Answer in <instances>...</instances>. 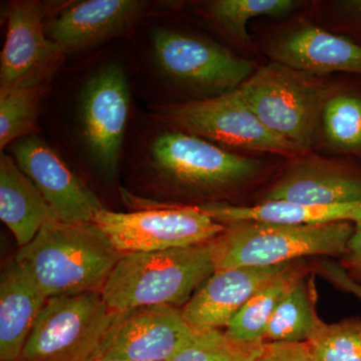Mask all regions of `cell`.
<instances>
[{
    "label": "cell",
    "mask_w": 361,
    "mask_h": 361,
    "mask_svg": "<svg viewBox=\"0 0 361 361\" xmlns=\"http://www.w3.org/2000/svg\"><path fill=\"white\" fill-rule=\"evenodd\" d=\"M265 343L235 341L221 329L195 330L170 361H258Z\"/></svg>",
    "instance_id": "d4e9b609"
},
{
    "label": "cell",
    "mask_w": 361,
    "mask_h": 361,
    "mask_svg": "<svg viewBox=\"0 0 361 361\" xmlns=\"http://www.w3.org/2000/svg\"><path fill=\"white\" fill-rule=\"evenodd\" d=\"M157 118L177 130L219 147L284 157L303 156L290 142L263 125L239 90L157 109Z\"/></svg>",
    "instance_id": "8992f818"
},
{
    "label": "cell",
    "mask_w": 361,
    "mask_h": 361,
    "mask_svg": "<svg viewBox=\"0 0 361 361\" xmlns=\"http://www.w3.org/2000/svg\"><path fill=\"white\" fill-rule=\"evenodd\" d=\"M341 265L351 279L361 284V220L355 223V231L341 257Z\"/></svg>",
    "instance_id": "4dcf8cb0"
},
{
    "label": "cell",
    "mask_w": 361,
    "mask_h": 361,
    "mask_svg": "<svg viewBox=\"0 0 361 361\" xmlns=\"http://www.w3.org/2000/svg\"><path fill=\"white\" fill-rule=\"evenodd\" d=\"M94 222L122 255L201 245L225 230L199 206L156 205L130 213L104 208Z\"/></svg>",
    "instance_id": "52a82bcc"
},
{
    "label": "cell",
    "mask_w": 361,
    "mask_h": 361,
    "mask_svg": "<svg viewBox=\"0 0 361 361\" xmlns=\"http://www.w3.org/2000/svg\"><path fill=\"white\" fill-rule=\"evenodd\" d=\"M45 90L18 89L0 92V149L32 135L37 130L40 97Z\"/></svg>",
    "instance_id": "4316f807"
},
{
    "label": "cell",
    "mask_w": 361,
    "mask_h": 361,
    "mask_svg": "<svg viewBox=\"0 0 361 361\" xmlns=\"http://www.w3.org/2000/svg\"><path fill=\"white\" fill-rule=\"evenodd\" d=\"M0 219L20 249L35 239L42 226L56 220L54 211L32 180L11 157H0Z\"/></svg>",
    "instance_id": "d6986e66"
},
{
    "label": "cell",
    "mask_w": 361,
    "mask_h": 361,
    "mask_svg": "<svg viewBox=\"0 0 361 361\" xmlns=\"http://www.w3.org/2000/svg\"><path fill=\"white\" fill-rule=\"evenodd\" d=\"M147 7L140 0L75 2L45 21V33L66 54L82 51L125 32Z\"/></svg>",
    "instance_id": "2e32d148"
},
{
    "label": "cell",
    "mask_w": 361,
    "mask_h": 361,
    "mask_svg": "<svg viewBox=\"0 0 361 361\" xmlns=\"http://www.w3.org/2000/svg\"><path fill=\"white\" fill-rule=\"evenodd\" d=\"M47 299L16 259L6 266L0 278V361H20Z\"/></svg>",
    "instance_id": "ac0fdd59"
},
{
    "label": "cell",
    "mask_w": 361,
    "mask_h": 361,
    "mask_svg": "<svg viewBox=\"0 0 361 361\" xmlns=\"http://www.w3.org/2000/svg\"><path fill=\"white\" fill-rule=\"evenodd\" d=\"M96 361H128L125 360H121L118 357H111V356H99Z\"/></svg>",
    "instance_id": "1f68e13d"
},
{
    "label": "cell",
    "mask_w": 361,
    "mask_h": 361,
    "mask_svg": "<svg viewBox=\"0 0 361 361\" xmlns=\"http://www.w3.org/2000/svg\"><path fill=\"white\" fill-rule=\"evenodd\" d=\"M154 54L161 71L188 89L207 97L238 90L256 71L255 65L211 40L175 30L153 35Z\"/></svg>",
    "instance_id": "ba28073f"
},
{
    "label": "cell",
    "mask_w": 361,
    "mask_h": 361,
    "mask_svg": "<svg viewBox=\"0 0 361 361\" xmlns=\"http://www.w3.org/2000/svg\"><path fill=\"white\" fill-rule=\"evenodd\" d=\"M44 4L18 0L7 9L6 42L0 58V92L47 90L66 52L45 33Z\"/></svg>",
    "instance_id": "30bf717a"
},
{
    "label": "cell",
    "mask_w": 361,
    "mask_h": 361,
    "mask_svg": "<svg viewBox=\"0 0 361 361\" xmlns=\"http://www.w3.org/2000/svg\"><path fill=\"white\" fill-rule=\"evenodd\" d=\"M294 0H216L208 7V14L226 33L240 44H250L247 25L258 16L281 18L298 7Z\"/></svg>",
    "instance_id": "cb8c5ba5"
},
{
    "label": "cell",
    "mask_w": 361,
    "mask_h": 361,
    "mask_svg": "<svg viewBox=\"0 0 361 361\" xmlns=\"http://www.w3.org/2000/svg\"><path fill=\"white\" fill-rule=\"evenodd\" d=\"M13 156L51 206L56 219L94 222V216L104 209L90 188L39 137L28 135L14 142Z\"/></svg>",
    "instance_id": "4fadbf2b"
},
{
    "label": "cell",
    "mask_w": 361,
    "mask_h": 361,
    "mask_svg": "<svg viewBox=\"0 0 361 361\" xmlns=\"http://www.w3.org/2000/svg\"><path fill=\"white\" fill-rule=\"evenodd\" d=\"M199 207L213 219L224 225L244 221L300 226L324 224L341 221L357 223L361 220V204L312 206L279 200L264 201L254 206L210 203Z\"/></svg>",
    "instance_id": "ffe728a7"
},
{
    "label": "cell",
    "mask_w": 361,
    "mask_h": 361,
    "mask_svg": "<svg viewBox=\"0 0 361 361\" xmlns=\"http://www.w3.org/2000/svg\"><path fill=\"white\" fill-rule=\"evenodd\" d=\"M258 361H318L304 342H266Z\"/></svg>",
    "instance_id": "83f0119b"
},
{
    "label": "cell",
    "mask_w": 361,
    "mask_h": 361,
    "mask_svg": "<svg viewBox=\"0 0 361 361\" xmlns=\"http://www.w3.org/2000/svg\"><path fill=\"white\" fill-rule=\"evenodd\" d=\"M316 293L299 282L278 306L266 329L265 342L307 341L318 317Z\"/></svg>",
    "instance_id": "603a6c76"
},
{
    "label": "cell",
    "mask_w": 361,
    "mask_h": 361,
    "mask_svg": "<svg viewBox=\"0 0 361 361\" xmlns=\"http://www.w3.org/2000/svg\"><path fill=\"white\" fill-rule=\"evenodd\" d=\"M305 266L292 262L273 277L232 318L225 332L228 336L248 343H262L271 318L285 296L305 277Z\"/></svg>",
    "instance_id": "44dd1931"
},
{
    "label": "cell",
    "mask_w": 361,
    "mask_h": 361,
    "mask_svg": "<svg viewBox=\"0 0 361 361\" xmlns=\"http://www.w3.org/2000/svg\"><path fill=\"white\" fill-rule=\"evenodd\" d=\"M122 256L96 223L56 219L42 226L16 260L51 298L102 292Z\"/></svg>",
    "instance_id": "6da1fadb"
},
{
    "label": "cell",
    "mask_w": 361,
    "mask_h": 361,
    "mask_svg": "<svg viewBox=\"0 0 361 361\" xmlns=\"http://www.w3.org/2000/svg\"><path fill=\"white\" fill-rule=\"evenodd\" d=\"M274 63L318 77L331 73L361 75V44L312 25L291 28L268 45Z\"/></svg>",
    "instance_id": "e0dca14e"
},
{
    "label": "cell",
    "mask_w": 361,
    "mask_h": 361,
    "mask_svg": "<svg viewBox=\"0 0 361 361\" xmlns=\"http://www.w3.org/2000/svg\"><path fill=\"white\" fill-rule=\"evenodd\" d=\"M318 269L332 284L361 299V284L351 279L341 264L331 260H322L318 264Z\"/></svg>",
    "instance_id": "f546056e"
},
{
    "label": "cell",
    "mask_w": 361,
    "mask_h": 361,
    "mask_svg": "<svg viewBox=\"0 0 361 361\" xmlns=\"http://www.w3.org/2000/svg\"><path fill=\"white\" fill-rule=\"evenodd\" d=\"M130 106L122 68L106 66L90 78L82 92V120L90 160L104 179H115Z\"/></svg>",
    "instance_id": "8fae6325"
},
{
    "label": "cell",
    "mask_w": 361,
    "mask_h": 361,
    "mask_svg": "<svg viewBox=\"0 0 361 361\" xmlns=\"http://www.w3.org/2000/svg\"><path fill=\"white\" fill-rule=\"evenodd\" d=\"M331 89L318 77L271 61L238 90L268 130L305 154Z\"/></svg>",
    "instance_id": "277c9868"
},
{
    "label": "cell",
    "mask_w": 361,
    "mask_h": 361,
    "mask_svg": "<svg viewBox=\"0 0 361 361\" xmlns=\"http://www.w3.org/2000/svg\"><path fill=\"white\" fill-rule=\"evenodd\" d=\"M332 6L339 25L361 40V0H341Z\"/></svg>",
    "instance_id": "f1b7e54d"
},
{
    "label": "cell",
    "mask_w": 361,
    "mask_h": 361,
    "mask_svg": "<svg viewBox=\"0 0 361 361\" xmlns=\"http://www.w3.org/2000/svg\"><path fill=\"white\" fill-rule=\"evenodd\" d=\"M215 270L212 241L185 248L125 254L101 293L116 312L154 305L182 308Z\"/></svg>",
    "instance_id": "7a4b0ae2"
},
{
    "label": "cell",
    "mask_w": 361,
    "mask_h": 361,
    "mask_svg": "<svg viewBox=\"0 0 361 361\" xmlns=\"http://www.w3.org/2000/svg\"><path fill=\"white\" fill-rule=\"evenodd\" d=\"M348 221L316 225L230 223L213 240L216 269L266 267L294 262L305 256L342 257L355 231Z\"/></svg>",
    "instance_id": "3957f363"
},
{
    "label": "cell",
    "mask_w": 361,
    "mask_h": 361,
    "mask_svg": "<svg viewBox=\"0 0 361 361\" xmlns=\"http://www.w3.org/2000/svg\"><path fill=\"white\" fill-rule=\"evenodd\" d=\"M306 343L318 361H361V318L325 323L318 316Z\"/></svg>",
    "instance_id": "484cf974"
},
{
    "label": "cell",
    "mask_w": 361,
    "mask_h": 361,
    "mask_svg": "<svg viewBox=\"0 0 361 361\" xmlns=\"http://www.w3.org/2000/svg\"><path fill=\"white\" fill-rule=\"evenodd\" d=\"M312 206L361 204V167L300 156L270 188L264 201Z\"/></svg>",
    "instance_id": "5bb4252c"
},
{
    "label": "cell",
    "mask_w": 361,
    "mask_h": 361,
    "mask_svg": "<svg viewBox=\"0 0 361 361\" xmlns=\"http://www.w3.org/2000/svg\"><path fill=\"white\" fill-rule=\"evenodd\" d=\"M152 159L168 179L202 191L231 189L253 179L261 170L255 159L180 130L159 135L152 146Z\"/></svg>",
    "instance_id": "9c48e42d"
},
{
    "label": "cell",
    "mask_w": 361,
    "mask_h": 361,
    "mask_svg": "<svg viewBox=\"0 0 361 361\" xmlns=\"http://www.w3.org/2000/svg\"><path fill=\"white\" fill-rule=\"evenodd\" d=\"M118 313L109 307L101 292L51 297L20 361H96Z\"/></svg>",
    "instance_id": "5b68a950"
},
{
    "label": "cell",
    "mask_w": 361,
    "mask_h": 361,
    "mask_svg": "<svg viewBox=\"0 0 361 361\" xmlns=\"http://www.w3.org/2000/svg\"><path fill=\"white\" fill-rule=\"evenodd\" d=\"M320 123L330 151L361 161V87L331 89L323 104Z\"/></svg>",
    "instance_id": "7402d4cb"
},
{
    "label": "cell",
    "mask_w": 361,
    "mask_h": 361,
    "mask_svg": "<svg viewBox=\"0 0 361 361\" xmlns=\"http://www.w3.org/2000/svg\"><path fill=\"white\" fill-rule=\"evenodd\" d=\"M291 263L216 269L180 308L183 317L195 330L226 329L249 299Z\"/></svg>",
    "instance_id": "9a60e30c"
},
{
    "label": "cell",
    "mask_w": 361,
    "mask_h": 361,
    "mask_svg": "<svg viewBox=\"0 0 361 361\" xmlns=\"http://www.w3.org/2000/svg\"><path fill=\"white\" fill-rule=\"evenodd\" d=\"M180 308L145 306L118 313L101 356L128 361H170L193 336Z\"/></svg>",
    "instance_id": "7c38bea8"
}]
</instances>
